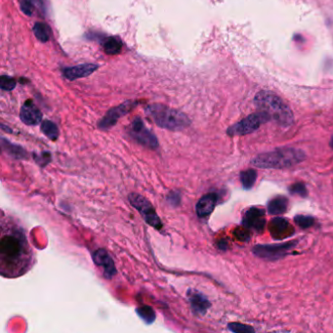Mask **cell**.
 <instances>
[{"instance_id": "24", "label": "cell", "mask_w": 333, "mask_h": 333, "mask_svg": "<svg viewBox=\"0 0 333 333\" xmlns=\"http://www.w3.org/2000/svg\"><path fill=\"white\" fill-rule=\"evenodd\" d=\"M295 223L300 226L303 229L310 228L314 225L315 219L312 216H307V215H297L294 219Z\"/></svg>"}, {"instance_id": "23", "label": "cell", "mask_w": 333, "mask_h": 333, "mask_svg": "<svg viewBox=\"0 0 333 333\" xmlns=\"http://www.w3.org/2000/svg\"><path fill=\"white\" fill-rule=\"evenodd\" d=\"M257 178V172L255 169H248L240 173V182L245 189H250Z\"/></svg>"}, {"instance_id": "21", "label": "cell", "mask_w": 333, "mask_h": 333, "mask_svg": "<svg viewBox=\"0 0 333 333\" xmlns=\"http://www.w3.org/2000/svg\"><path fill=\"white\" fill-rule=\"evenodd\" d=\"M33 32L36 38L41 42H47L50 38V27L43 23H36L33 27Z\"/></svg>"}, {"instance_id": "27", "label": "cell", "mask_w": 333, "mask_h": 333, "mask_svg": "<svg viewBox=\"0 0 333 333\" xmlns=\"http://www.w3.org/2000/svg\"><path fill=\"white\" fill-rule=\"evenodd\" d=\"M289 190L292 194H297V195H300V196H306L307 195V189H306L305 185L302 184V183H296V184L292 185L289 188Z\"/></svg>"}, {"instance_id": "22", "label": "cell", "mask_w": 333, "mask_h": 333, "mask_svg": "<svg viewBox=\"0 0 333 333\" xmlns=\"http://www.w3.org/2000/svg\"><path fill=\"white\" fill-rule=\"evenodd\" d=\"M136 313L138 314L139 317L143 319L144 322H146L147 324L153 323L156 319V313H155L154 309L150 306L138 307L136 309Z\"/></svg>"}, {"instance_id": "15", "label": "cell", "mask_w": 333, "mask_h": 333, "mask_svg": "<svg viewBox=\"0 0 333 333\" xmlns=\"http://www.w3.org/2000/svg\"><path fill=\"white\" fill-rule=\"evenodd\" d=\"M217 204V195L215 193H207L204 195L196 204V214L201 218L209 216L214 210Z\"/></svg>"}, {"instance_id": "1", "label": "cell", "mask_w": 333, "mask_h": 333, "mask_svg": "<svg viewBox=\"0 0 333 333\" xmlns=\"http://www.w3.org/2000/svg\"><path fill=\"white\" fill-rule=\"evenodd\" d=\"M32 252L24 232L15 225L2 222L0 271L3 277L23 275L32 266Z\"/></svg>"}, {"instance_id": "10", "label": "cell", "mask_w": 333, "mask_h": 333, "mask_svg": "<svg viewBox=\"0 0 333 333\" xmlns=\"http://www.w3.org/2000/svg\"><path fill=\"white\" fill-rule=\"evenodd\" d=\"M93 262L98 267L103 268V275L107 279H111L116 274V268L114 262L110 254L105 249L96 250L92 256Z\"/></svg>"}, {"instance_id": "16", "label": "cell", "mask_w": 333, "mask_h": 333, "mask_svg": "<svg viewBox=\"0 0 333 333\" xmlns=\"http://www.w3.org/2000/svg\"><path fill=\"white\" fill-rule=\"evenodd\" d=\"M290 231V225L286 219L278 217L271 222V233L274 238H283L290 236L287 232Z\"/></svg>"}, {"instance_id": "26", "label": "cell", "mask_w": 333, "mask_h": 333, "mask_svg": "<svg viewBox=\"0 0 333 333\" xmlns=\"http://www.w3.org/2000/svg\"><path fill=\"white\" fill-rule=\"evenodd\" d=\"M229 329L233 332L236 333H249V332H254L253 327H251L250 325H245V324H241V323H236V322H233V323H229Z\"/></svg>"}, {"instance_id": "7", "label": "cell", "mask_w": 333, "mask_h": 333, "mask_svg": "<svg viewBox=\"0 0 333 333\" xmlns=\"http://www.w3.org/2000/svg\"><path fill=\"white\" fill-rule=\"evenodd\" d=\"M129 134L135 141L149 149L156 150L159 147L158 138L150 129L146 127L140 117H136L133 120L129 130Z\"/></svg>"}, {"instance_id": "30", "label": "cell", "mask_w": 333, "mask_h": 333, "mask_svg": "<svg viewBox=\"0 0 333 333\" xmlns=\"http://www.w3.org/2000/svg\"><path fill=\"white\" fill-rule=\"evenodd\" d=\"M330 147L333 149V136L332 138H331V141H330Z\"/></svg>"}, {"instance_id": "9", "label": "cell", "mask_w": 333, "mask_h": 333, "mask_svg": "<svg viewBox=\"0 0 333 333\" xmlns=\"http://www.w3.org/2000/svg\"><path fill=\"white\" fill-rule=\"evenodd\" d=\"M136 105H137V102L127 101L125 103H123V104H121V105H119L115 108H112L99 121L98 126L100 129H103V130L110 129L117 122V120L121 116H123L124 114L128 113Z\"/></svg>"}, {"instance_id": "2", "label": "cell", "mask_w": 333, "mask_h": 333, "mask_svg": "<svg viewBox=\"0 0 333 333\" xmlns=\"http://www.w3.org/2000/svg\"><path fill=\"white\" fill-rule=\"evenodd\" d=\"M254 103L259 111L267 113L271 120H275L279 125L288 127L293 123V113L290 108L273 92H259L255 96Z\"/></svg>"}, {"instance_id": "6", "label": "cell", "mask_w": 333, "mask_h": 333, "mask_svg": "<svg viewBox=\"0 0 333 333\" xmlns=\"http://www.w3.org/2000/svg\"><path fill=\"white\" fill-rule=\"evenodd\" d=\"M271 120L269 115L263 111L252 113L245 118L238 121V123L229 127L227 133L229 136H242L250 134L257 130L262 124Z\"/></svg>"}, {"instance_id": "4", "label": "cell", "mask_w": 333, "mask_h": 333, "mask_svg": "<svg viewBox=\"0 0 333 333\" xmlns=\"http://www.w3.org/2000/svg\"><path fill=\"white\" fill-rule=\"evenodd\" d=\"M146 113L158 126L171 131L183 130L190 124V118L184 112L161 104L148 106Z\"/></svg>"}, {"instance_id": "19", "label": "cell", "mask_w": 333, "mask_h": 333, "mask_svg": "<svg viewBox=\"0 0 333 333\" xmlns=\"http://www.w3.org/2000/svg\"><path fill=\"white\" fill-rule=\"evenodd\" d=\"M122 42L117 37H109L104 42V50L108 55H116L121 51Z\"/></svg>"}, {"instance_id": "17", "label": "cell", "mask_w": 333, "mask_h": 333, "mask_svg": "<svg viewBox=\"0 0 333 333\" xmlns=\"http://www.w3.org/2000/svg\"><path fill=\"white\" fill-rule=\"evenodd\" d=\"M288 208V199L285 196H277L268 205V211L272 215H282Z\"/></svg>"}, {"instance_id": "5", "label": "cell", "mask_w": 333, "mask_h": 333, "mask_svg": "<svg viewBox=\"0 0 333 333\" xmlns=\"http://www.w3.org/2000/svg\"><path fill=\"white\" fill-rule=\"evenodd\" d=\"M128 201L130 205L141 214L145 222L151 227L160 230L162 228V222L156 212L155 208L151 205V203L139 193L131 192L128 195Z\"/></svg>"}, {"instance_id": "29", "label": "cell", "mask_w": 333, "mask_h": 333, "mask_svg": "<svg viewBox=\"0 0 333 333\" xmlns=\"http://www.w3.org/2000/svg\"><path fill=\"white\" fill-rule=\"evenodd\" d=\"M34 5H36L37 7H39L41 10L45 11L46 10V4H45V0H31Z\"/></svg>"}, {"instance_id": "8", "label": "cell", "mask_w": 333, "mask_h": 333, "mask_svg": "<svg viewBox=\"0 0 333 333\" xmlns=\"http://www.w3.org/2000/svg\"><path fill=\"white\" fill-rule=\"evenodd\" d=\"M298 243V241H288L286 243L281 244H270V245H256L253 248V253L269 260H277L285 257L294 246Z\"/></svg>"}, {"instance_id": "25", "label": "cell", "mask_w": 333, "mask_h": 333, "mask_svg": "<svg viewBox=\"0 0 333 333\" xmlns=\"http://www.w3.org/2000/svg\"><path fill=\"white\" fill-rule=\"evenodd\" d=\"M0 86L5 91L13 90L16 87V80L11 77L2 76L0 79Z\"/></svg>"}, {"instance_id": "3", "label": "cell", "mask_w": 333, "mask_h": 333, "mask_svg": "<svg viewBox=\"0 0 333 333\" xmlns=\"http://www.w3.org/2000/svg\"><path fill=\"white\" fill-rule=\"evenodd\" d=\"M306 158L305 153L294 148H281L270 153H265L254 158L251 163L260 168L283 169L294 166Z\"/></svg>"}, {"instance_id": "14", "label": "cell", "mask_w": 333, "mask_h": 333, "mask_svg": "<svg viewBox=\"0 0 333 333\" xmlns=\"http://www.w3.org/2000/svg\"><path fill=\"white\" fill-rule=\"evenodd\" d=\"M98 69L95 63H83L76 66L65 68L63 70V77L69 80H78L90 76Z\"/></svg>"}, {"instance_id": "13", "label": "cell", "mask_w": 333, "mask_h": 333, "mask_svg": "<svg viewBox=\"0 0 333 333\" xmlns=\"http://www.w3.org/2000/svg\"><path fill=\"white\" fill-rule=\"evenodd\" d=\"M20 118L25 124L33 126L39 124L42 119V113L32 101H27L21 109Z\"/></svg>"}, {"instance_id": "11", "label": "cell", "mask_w": 333, "mask_h": 333, "mask_svg": "<svg viewBox=\"0 0 333 333\" xmlns=\"http://www.w3.org/2000/svg\"><path fill=\"white\" fill-rule=\"evenodd\" d=\"M243 226L247 229H253L257 232H261L264 229L265 226V216H264V210L252 207L249 208L243 217Z\"/></svg>"}, {"instance_id": "20", "label": "cell", "mask_w": 333, "mask_h": 333, "mask_svg": "<svg viewBox=\"0 0 333 333\" xmlns=\"http://www.w3.org/2000/svg\"><path fill=\"white\" fill-rule=\"evenodd\" d=\"M40 128H41L42 133L50 140L56 141L58 139V137H59V128L51 120H44L41 123Z\"/></svg>"}, {"instance_id": "18", "label": "cell", "mask_w": 333, "mask_h": 333, "mask_svg": "<svg viewBox=\"0 0 333 333\" xmlns=\"http://www.w3.org/2000/svg\"><path fill=\"white\" fill-rule=\"evenodd\" d=\"M1 145L3 151L14 159H25L27 157V152L22 147L7 141L5 138L1 139Z\"/></svg>"}, {"instance_id": "12", "label": "cell", "mask_w": 333, "mask_h": 333, "mask_svg": "<svg viewBox=\"0 0 333 333\" xmlns=\"http://www.w3.org/2000/svg\"><path fill=\"white\" fill-rule=\"evenodd\" d=\"M190 307L192 312L197 316L206 315L207 310L210 308L211 304L207 297L199 291L195 289H189L187 292Z\"/></svg>"}, {"instance_id": "28", "label": "cell", "mask_w": 333, "mask_h": 333, "mask_svg": "<svg viewBox=\"0 0 333 333\" xmlns=\"http://www.w3.org/2000/svg\"><path fill=\"white\" fill-rule=\"evenodd\" d=\"M20 1V6L22 11L27 15V16H32L33 13V3L30 0H19Z\"/></svg>"}]
</instances>
